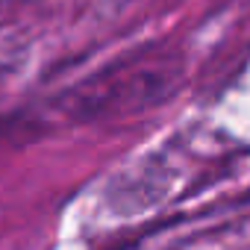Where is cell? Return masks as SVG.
<instances>
[{"mask_svg":"<svg viewBox=\"0 0 250 250\" xmlns=\"http://www.w3.org/2000/svg\"><path fill=\"white\" fill-rule=\"evenodd\" d=\"M174 85V65L168 59H130L103 68L71 91V112L83 121L103 115L145 109L159 103Z\"/></svg>","mask_w":250,"mask_h":250,"instance_id":"6da1fadb","label":"cell"}]
</instances>
